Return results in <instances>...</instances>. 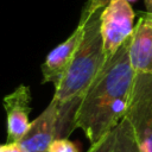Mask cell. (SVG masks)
<instances>
[{
  "label": "cell",
  "mask_w": 152,
  "mask_h": 152,
  "mask_svg": "<svg viewBox=\"0 0 152 152\" xmlns=\"http://www.w3.org/2000/svg\"><path fill=\"white\" fill-rule=\"evenodd\" d=\"M128 45L129 38L107 59L80 100L75 126L84 133L90 144L97 141L125 118L135 76L129 62Z\"/></svg>",
  "instance_id": "1"
},
{
  "label": "cell",
  "mask_w": 152,
  "mask_h": 152,
  "mask_svg": "<svg viewBox=\"0 0 152 152\" xmlns=\"http://www.w3.org/2000/svg\"><path fill=\"white\" fill-rule=\"evenodd\" d=\"M103 10V8H102ZM83 10V36L62 80L55 86V100L68 102L81 100L107 62L101 36V12Z\"/></svg>",
  "instance_id": "2"
},
{
  "label": "cell",
  "mask_w": 152,
  "mask_h": 152,
  "mask_svg": "<svg viewBox=\"0 0 152 152\" xmlns=\"http://www.w3.org/2000/svg\"><path fill=\"white\" fill-rule=\"evenodd\" d=\"M80 100L59 102L55 99L31 121L30 128L18 142L26 152H44L49 150L52 141L59 138H68L76 129L75 114Z\"/></svg>",
  "instance_id": "3"
},
{
  "label": "cell",
  "mask_w": 152,
  "mask_h": 152,
  "mask_svg": "<svg viewBox=\"0 0 152 152\" xmlns=\"http://www.w3.org/2000/svg\"><path fill=\"white\" fill-rule=\"evenodd\" d=\"M142 152H152V74H135L125 113Z\"/></svg>",
  "instance_id": "4"
},
{
  "label": "cell",
  "mask_w": 152,
  "mask_h": 152,
  "mask_svg": "<svg viewBox=\"0 0 152 152\" xmlns=\"http://www.w3.org/2000/svg\"><path fill=\"white\" fill-rule=\"evenodd\" d=\"M135 13L127 0H110L101 12V36L104 55L110 58L132 36Z\"/></svg>",
  "instance_id": "5"
},
{
  "label": "cell",
  "mask_w": 152,
  "mask_h": 152,
  "mask_svg": "<svg viewBox=\"0 0 152 152\" xmlns=\"http://www.w3.org/2000/svg\"><path fill=\"white\" fill-rule=\"evenodd\" d=\"M31 91L25 84L18 86L12 93L6 95L2 104L6 112L7 140L6 142H19L30 128L31 121L28 114L31 112Z\"/></svg>",
  "instance_id": "6"
},
{
  "label": "cell",
  "mask_w": 152,
  "mask_h": 152,
  "mask_svg": "<svg viewBox=\"0 0 152 152\" xmlns=\"http://www.w3.org/2000/svg\"><path fill=\"white\" fill-rule=\"evenodd\" d=\"M140 14L129 37L128 56L135 74H152V14Z\"/></svg>",
  "instance_id": "7"
},
{
  "label": "cell",
  "mask_w": 152,
  "mask_h": 152,
  "mask_svg": "<svg viewBox=\"0 0 152 152\" xmlns=\"http://www.w3.org/2000/svg\"><path fill=\"white\" fill-rule=\"evenodd\" d=\"M83 36V23L80 21L74 32L61 44L53 48L42 64V83L51 82L56 86L64 76Z\"/></svg>",
  "instance_id": "8"
},
{
  "label": "cell",
  "mask_w": 152,
  "mask_h": 152,
  "mask_svg": "<svg viewBox=\"0 0 152 152\" xmlns=\"http://www.w3.org/2000/svg\"><path fill=\"white\" fill-rule=\"evenodd\" d=\"M87 152H142L134 131L126 118L115 127L90 144Z\"/></svg>",
  "instance_id": "9"
},
{
  "label": "cell",
  "mask_w": 152,
  "mask_h": 152,
  "mask_svg": "<svg viewBox=\"0 0 152 152\" xmlns=\"http://www.w3.org/2000/svg\"><path fill=\"white\" fill-rule=\"evenodd\" d=\"M50 152H78V147L68 138H59L49 146Z\"/></svg>",
  "instance_id": "10"
},
{
  "label": "cell",
  "mask_w": 152,
  "mask_h": 152,
  "mask_svg": "<svg viewBox=\"0 0 152 152\" xmlns=\"http://www.w3.org/2000/svg\"><path fill=\"white\" fill-rule=\"evenodd\" d=\"M109 1L110 0H88L84 6V10L88 12H95L97 10L104 8L109 4Z\"/></svg>",
  "instance_id": "11"
},
{
  "label": "cell",
  "mask_w": 152,
  "mask_h": 152,
  "mask_svg": "<svg viewBox=\"0 0 152 152\" xmlns=\"http://www.w3.org/2000/svg\"><path fill=\"white\" fill-rule=\"evenodd\" d=\"M1 152H26L18 142H6L2 145Z\"/></svg>",
  "instance_id": "12"
},
{
  "label": "cell",
  "mask_w": 152,
  "mask_h": 152,
  "mask_svg": "<svg viewBox=\"0 0 152 152\" xmlns=\"http://www.w3.org/2000/svg\"><path fill=\"white\" fill-rule=\"evenodd\" d=\"M144 4H145L146 12L152 14V0H144Z\"/></svg>",
  "instance_id": "13"
},
{
  "label": "cell",
  "mask_w": 152,
  "mask_h": 152,
  "mask_svg": "<svg viewBox=\"0 0 152 152\" xmlns=\"http://www.w3.org/2000/svg\"><path fill=\"white\" fill-rule=\"evenodd\" d=\"M1 150H2V145H0V152H1Z\"/></svg>",
  "instance_id": "14"
},
{
  "label": "cell",
  "mask_w": 152,
  "mask_h": 152,
  "mask_svg": "<svg viewBox=\"0 0 152 152\" xmlns=\"http://www.w3.org/2000/svg\"><path fill=\"white\" fill-rule=\"evenodd\" d=\"M127 1H129V2H131V1H135V0H127Z\"/></svg>",
  "instance_id": "15"
},
{
  "label": "cell",
  "mask_w": 152,
  "mask_h": 152,
  "mask_svg": "<svg viewBox=\"0 0 152 152\" xmlns=\"http://www.w3.org/2000/svg\"><path fill=\"white\" fill-rule=\"evenodd\" d=\"M44 152H50V151H49V150H46V151H44Z\"/></svg>",
  "instance_id": "16"
}]
</instances>
